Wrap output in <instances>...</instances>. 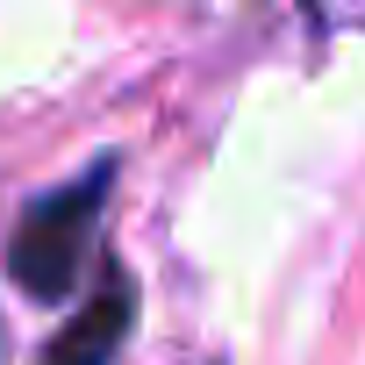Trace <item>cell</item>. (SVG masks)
I'll use <instances>...</instances> for the list:
<instances>
[{
  "instance_id": "cell-3",
  "label": "cell",
  "mask_w": 365,
  "mask_h": 365,
  "mask_svg": "<svg viewBox=\"0 0 365 365\" xmlns=\"http://www.w3.org/2000/svg\"><path fill=\"white\" fill-rule=\"evenodd\" d=\"M315 29H336V36H365V0H301Z\"/></svg>"
},
{
  "instance_id": "cell-2",
  "label": "cell",
  "mask_w": 365,
  "mask_h": 365,
  "mask_svg": "<svg viewBox=\"0 0 365 365\" xmlns=\"http://www.w3.org/2000/svg\"><path fill=\"white\" fill-rule=\"evenodd\" d=\"M129 329H136V279L129 272H108L86 294V308L51 336L43 365H115V351L129 344Z\"/></svg>"
},
{
  "instance_id": "cell-1",
  "label": "cell",
  "mask_w": 365,
  "mask_h": 365,
  "mask_svg": "<svg viewBox=\"0 0 365 365\" xmlns=\"http://www.w3.org/2000/svg\"><path fill=\"white\" fill-rule=\"evenodd\" d=\"M108 194H115V158L86 165L79 179L36 194L8 237V279L29 294V301H65L79 294L86 279V258H93V230L108 215Z\"/></svg>"
}]
</instances>
